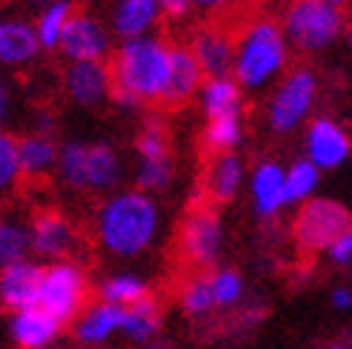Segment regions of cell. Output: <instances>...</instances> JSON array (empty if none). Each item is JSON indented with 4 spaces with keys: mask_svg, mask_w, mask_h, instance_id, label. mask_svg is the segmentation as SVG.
Listing matches in <instances>:
<instances>
[{
    "mask_svg": "<svg viewBox=\"0 0 352 349\" xmlns=\"http://www.w3.org/2000/svg\"><path fill=\"white\" fill-rule=\"evenodd\" d=\"M14 106H17V98H14V86L6 75H0V129L9 126V120L14 117Z\"/></svg>",
    "mask_w": 352,
    "mask_h": 349,
    "instance_id": "38",
    "label": "cell"
},
{
    "mask_svg": "<svg viewBox=\"0 0 352 349\" xmlns=\"http://www.w3.org/2000/svg\"><path fill=\"white\" fill-rule=\"evenodd\" d=\"M209 278V289H212V301L215 309H238L246 298V278L235 269V267H215Z\"/></svg>",
    "mask_w": 352,
    "mask_h": 349,
    "instance_id": "31",
    "label": "cell"
},
{
    "mask_svg": "<svg viewBox=\"0 0 352 349\" xmlns=\"http://www.w3.org/2000/svg\"><path fill=\"white\" fill-rule=\"evenodd\" d=\"M41 58L34 26L23 14H0V66L9 72L29 69Z\"/></svg>",
    "mask_w": 352,
    "mask_h": 349,
    "instance_id": "18",
    "label": "cell"
},
{
    "mask_svg": "<svg viewBox=\"0 0 352 349\" xmlns=\"http://www.w3.org/2000/svg\"><path fill=\"white\" fill-rule=\"evenodd\" d=\"M38 286H41V267L32 260H17L12 267L0 269V306L6 312H21L38 306Z\"/></svg>",
    "mask_w": 352,
    "mask_h": 349,
    "instance_id": "22",
    "label": "cell"
},
{
    "mask_svg": "<svg viewBox=\"0 0 352 349\" xmlns=\"http://www.w3.org/2000/svg\"><path fill=\"white\" fill-rule=\"evenodd\" d=\"M175 174H178V166H175V158L166 161H135L132 169V181L138 189L149 192V195H157L175 183Z\"/></svg>",
    "mask_w": 352,
    "mask_h": 349,
    "instance_id": "34",
    "label": "cell"
},
{
    "mask_svg": "<svg viewBox=\"0 0 352 349\" xmlns=\"http://www.w3.org/2000/svg\"><path fill=\"white\" fill-rule=\"evenodd\" d=\"M60 335H63V324L58 318H52L41 306L9 312L6 338L14 349H46V346H55Z\"/></svg>",
    "mask_w": 352,
    "mask_h": 349,
    "instance_id": "19",
    "label": "cell"
},
{
    "mask_svg": "<svg viewBox=\"0 0 352 349\" xmlns=\"http://www.w3.org/2000/svg\"><path fill=\"white\" fill-rule=\"evenodd\" d=\"M164 17L166 14L161 0H109L103 21H107L115 41H132L155 34Z\"/></svg>",
    "mask_w": 352,
    "mask_h": 349,
    "instance_id": "16",
    "label": "cell"
},
{
    "mask_svg": "<svg viewBox=\"0 0 352 349\" xmlns=\"http://www.w3.org/2000/svg\"><path fill=\"white\" fill-rule=\"evenodd\" d=\"M329 306L336 312H352V289L349 286H332L329 289Z\"/></svg>",
    "mask_w": 352,
    "mask_h": 349,
    "instance_id": "40",
    "label": "cell"
},
{
    "mask_svg": "<svg viewBox=\"0 0 352 349\" xmlns=\"http://www.w3.org/2000/svg\"><path fill=\"white\" fill-rule=\"evenodd\" d=\"M321 349H349V344H344V341H327Z\"/></svg>",
    "mask_w": 352,
    "mask_h": 349,
    "instance_id": "43",
    "label": "cell"
},
{
    "mask_svg": "<svg viewBox=\"0 0 352 349\" xmlns=\"http://www.w3.org/2000/svg\"><path fill=\"white\" fill-rule=\"evenodd\" d=\"M301 155L321 172H336L352 158V135L332 115H312L301 129Z\"/></svg>",
    "mask_w": 352,
    "mask_h": 349,
    "instance_id": "10",
    "label": "cell"
},
{
    "mask_svg": "<svg viewBox=\"0 0 352 349\" xmlns=\"http://www.w3.org/2000/svg\"><path fill=\"white\" fill-rule=\"evenodd\" d=\"M195 103H198L204 120L243 115V112H246V92L235 83L232 75L204 78L201 89H198V95H195Z\"/></svg>",
    "mask_w": 352,
    "mask_h": 349,
    "instance_id": "23",
    "label": "cell"
},
{
    "mask_svg": "<svg viewBox=\"0 0 352 349\" xmlns=\"http://www.w3.org/2000/svg\"><path fill=\"white\" fill-rule=\"evenodd\" d=\"M246 172H250V166L241 158V152L209 155V161L204 166L201 192L209 203H232L246 189Z\"/></svg>",
    "mask_w": 352,
    "mask_h": 349,
    "instance_id": "17",
    "label": "cell"
},
{
    "mask_svg": "<svg viewBox=\"0 0 352 349\" xmlns=\"http://www.w3.org/2000/svg\"><path fill=\"white\" fill-rule=\"evenodd\" d=\"M189 52L195 55L204 78H223L232 75V58H235V34L221 23H204L192 32Z\"/></svg>",
    "mask_w": 352,
    "mask_h": 349,
    "instance_id": "15",
    "label": "cell"
},
{
    "mask_svg": "<svg viewBox=\"0 0 352 349\" xmlns=\"http://www.w3.org/2000/svg\"><path fill=\"white\" fill-rule=\"evenodd\" d=\"M23 169H21V152H17V135L9 129H0V198H9L21 186Z\"/></svg>",
    "mask_w": 352,
    "mask_h": 349,
    "instance_id": "35",
    "label": "cell"
},
{
    "mask_svg": "<svg viewBox=\"0 0 352 349\" xmlns=\"http://www.w3.org/2000/svg\"><path fill=\"white\" fill-rule=\"evenodd\" d=\"M178 309L189 321H206L215 312L212 289H209V278L204 272L189 275L178 289Z\"/></svg>",
    "mask_w": 352,
    "mask_h": 349,
    "instance_id": "30",
    "label": "cell"
},
{
    "mask_svg": "<svg viewBox=\"0 0 352 349\" xmlns=\"http://www.w3.org/2000/svg\"><path fill=\"white\" fill-rule=\"evenodd\" d=\"M349 349H352V341H349Z\"/></svg>",
    "mask_w": 352,
    "mask_h": 349,
    "instance_id": "48",
    "label": "cell"
},
{
    "mask_svg": "<svg viewBox=\"0 0 352 349\" xmlns=\"http://www.w3.org/2000/svg\"><path fill=\"white\" fill-rule=\"evenodd\" d=\"M17 152H21L23 178H46V174H52L58 166L60 144L55 135L29 129L23 137H17Z\"/></svg>",
    "mask_w": 352,
    "mask_h": 349,
    "instance_id": "24",
    "label": "cell"
},
{
    "mask_svg": "<svg viewBox=\"0 0 352 349\" xmlns=\"http://www.w3.org/2000/svg\"><path fill=\"white\" fill-rule=\"evenodd\" d=\"M120 324H123V306L92 301L72 321V338L83 349H100L120 335Z\"/></svg>",
    "mask_w": 352,
    "mask_h": 349,
    "instance_id": "20",
    "label": "cell"
},
{
    "mask_svg": "<svg viewBox=\"0 0 352 349\" xmlns=\"http://www.w3.org/2000/svg\"><path fill=\"white\" fill-rule=\"evenodd\" d=\"M201 83H204V72H201L195 55L189 52V46L186 43H172L164 106H186L189 100H195Z\"/></svg>",
    "mask_w": 352,
    "mask_h": 349,
    "instance_id": "21",
    "label": "cell"
},
{
    "mask_svg": "<svg viewBox=\"0 0 352 349\" xmlns=\"http://www.w3.org/2000/svg\"><path fill=\"white\" fill-rule=\"evenodd\" d=\"M327 258H329L336 267H352V226H349L344 235H338L336 240L329 243Z\"/></svg>",
    "mask_w": 352,
    "mask_h": 349,
    "instance_id": "37",
    "label": "cell"
},
{
    "mask_svg": "<svg viewBox=\"0 0 352 349\" xmlns=\"http://www.w3.org/2000/svg\"><path fill=\"white\" fill-rule=\"evenodd\" d=\"M161 306H157L152 298L132 304L123 309V324H120V338H126L135 346H146L152 344L157 335H161Z\"/></svg>",
    "mask_w": 352,
    "mask_h": 349,
    "instance_id": "26",
    "label": "cell"
},
{
    "mask_svg": "<svg viewBox=\"0 0 352 349\" xmlns=\"http://www.w3.org/2000/svg\"><path fill=\"white\" fill-rule=\"evenodd\" d=\"M324 3H329V6H338V9H344L346 3H352V0H324Z\"/></svg>",
    "mask_w": 352,
    "mask_h": 349,
    "instance_id": "44",
    "label": "cell"
},
{
    "mask_svg": "<svg viewBox=\"0 0 352 349\" xmlns=\"http://www.w3.org/2000/svg\"><path fill=\"white\" fill-rule=\"evenodd\" d=\"M146 298H152L149 281L140 272H132V269L112 272L98 284V301H107V304H115V306H123V309L146 301Z\"/></svg>",
    "mask_w": 352,
    "mask_h": 349,
    "instance_id": "25",
    "label": "cell"
},
{
    "mask_svg": "<svg viewBox=\"0 0 352 349\" xmlns=\"http://www.w3.org/2000/svg\"><path fill=\"white\" fill-rule=\"evenodd\" d=\"M235 34V58L232 78L243 92H270L292 66V49L284 38L278 17L250 14L232 32Z\"/></svg>",
    "mask_w": 352,
    "mask_h": 349,
    "instance_id": "3",
    "label": "cell"
},
{
    "mask_svg": "<svg viewBox=\"0 0 352 349\" xmlns=\"http://www.w3.org/2000/svg\"><path fill=\"white\" fill-rule=\"evenodd\" d=\"M164 229V209L155 195L138 186H120L103 195L92 215V235L103 255L135 260L155 249Z\"/></svg>",
    "mask_w": 352,
    "mask_h": 349,
    "instance_id": "1",
    "label": "cell"
},
{
    "mask_svg": "<svg viewBox=\"0 0 352 349\" xmlns=\"http://www.w3.org/2000/svg\"><path fill=\"white\" fill-rule=\"evenodd\" d=\"M292 55H321L332 49L346 32V14L324 0H287L278 17Z\"/></svg>",
    "mask_w": 352,
    "mask_h": 349,
    "instance_id": "6",
    "label": "cell"
},
{
    "mask_svg": "<svg viewBox=\"0 0 352 349\" xmlns=\"http://www.w3.org/2000/svg\"><path fill=\"white\" fill-rule=\"evenodd\" d=\"M261 318H263V309L258 304H252V306H243L241 304L235 309V329H255Z\"/></svg>",
    "mask_w": 352,
    "mask_h": 349,
    "instance_id": "39",
    "label": "cell"
},
{
    "mask_svg": "<svg viewBox=\"0 0 352 349\" xmlns=\"http://www.w3.org/2000/svg\"><path fill=\"white\" fill-rule=\"evenodd\" d=\"M75 14V0H46L34 14V34H38L41 52H58V43L66 32V23Z\"/></svg>",
    "mask_w": 352,
    "mask_h": 349,
    "instance_id": "27",
    "label": "cell"
},
{
    "mask_svg": "<svg viewBox=\"0 0 352 349\" xmlns=\"http://www.w3.org/2000/svg\"><path fill=\"white\" fill-rule=\"evenodd\" d=\"M321 169L309 164L304 155H298L295 161L284 166V189H287V206H301L315 198V192L321 186Z\"/></svg>",
    "mask_w": 352,
    "mask_h": 349,
    "instance_id": "29",
    "label": "cell"
},
{
    "mask_svg": "<svg viewBox=\"0 0 352 349\" xmlns=\"http://www.w3.org/2000/svg\"><path fill=\"white\" fill-rule=\"evenodd\" d=\"M89 304V278L75 260H49L41 267V286H38V306L46 309L60 324H72L78 312Z\"/></svg>",
    "mask_w": 352,
    "mask_h": 349,
    "instance_id": "7",
    "label": "cell"
},
{
    "mask_svg": "<svg viewBox=\"0 0 352 349\" xmlns=\"http://www.w3.org/2000/svg\"><path fill=\"white\" fill-rule=\"evenodd\" d=\"M55 174L60 186L78 195H109L126 178V164L109 141L75 137L60 144Z\"/></svg>",
    "mask_w": 352,
    "mask_h": 349,
    "instance_id": "4",
    "label": "cell"
},
{
    "mask_svg": "<svg viewBox=\"0 0 352 349\" xmlns=\"http://www.w3.org/2000/svg\"><path fill=\"white\" fill-rule=\"evenodd\" d=\"M60 86L69 103L78 109H98L112 100V72L107 60H78L66 63Z\"/></svg>",
    "mask_w": 352,
    "mask_h": 349,
    "instance_id": "12",
    "label": "cell"
},
{
    "mask_svg": "<svg viewBox=\"0 0 352 349\" xmlns=\"http://www.w3.org/2000/svg\"><path fill=\"white\" fill-rule=\"evenodd\" d=\"M32 132H49L55 135V115L49 109H38L32 115Z\"/></svg>",
    "mask_w": 352,
    "mask_h": 349,
    "instance_id": "41",
    "label": "cell"
},
{
    "mask_svg": "<svg viewBox=\"0 0 352 349\" xmlns=\"http://www.w3.org/2000/svg\"><path fill=\"white\" fill-rule=\"evenodd\" d=\"M243 141H246V117L243 115L206 120L204 129H201V146L209 155L238 152V146H243Z\"/></svg>",
    "mask_w": 352,
    "mask_h": 349,
    "instance_id": "28",
    "label": "cell"
},
{
    "mask_svg": "<svg viewBox=\"0 0 352 349\" xmlns=\"http://www.w3.org/2000/svg\"><path fill=\"white\" fill-rule=\"evenodd\" d=\"M284 166L278 158H261L246 172V195L258 221H275L287 209Z\"/></svg>",
    "mask_w": 352,
    "mask_h": 349,
    "instance_id": "13",
    "label": "cell"
},
{
    "mask_svg": "<svg viewBox=\"0 0 352 349\" xmlns=\"http://www.w3.org/2000/svg\"><path fill=\"white\" fill-rule=\"evenodd\" d=\"M21 3H23V6H38V9H41L46 0H21Z\"/></svg>",
    "mask_w": 352,
    "mask_h": 349,
    "instance_id": "45",
    "label": "cell"
},
{
    "mask_svg": "<svg viewBox=\"0 0 352 349\" xmlns=\"http://www.w3.org/2000/svg\"><path fill=\"white\" fill-rule=\"evenodd\" d=\"M172 155V137L164 120L149 117L135 135V161H166Z\"/></svg>",
    "mask_w": 352,
    "mask_h": 349,
    "instance_id": "32",
    "label": "cell"
},
{
    "mask_svg": "<svg viewBox=\"0 0 352 349\" xmlns=\"http://www.w3.org/2000/svg\"><path fill=\"white\" fill-rule=\"evenodd\" d=\"M321 100V78L312 66H289L263 103V126L275 137L298 135Z\"/></svg>",
    "mask_w": 352,
    "mask_h": 349,
    "instance_id": "5",
    "label": "cell"
},
{
    "mask_svg": "<svg viewBox=\"0 0 352 349\" xmlns=\"http://www.w3.org/2000/svg\"><path fill=\"white\" fill-rule=\"evenodd\" d=\"M172 43L164 34H144V38L118 41L109 55L112 72V100L123 115H135L146 106L164 103L169 80Z\"/></svg>",
    "mask_w": 352,
    "mask_h": 349,
    "instance_id": "2",
    "label": "cell"
},
{
    "mask_svg": "<svg viewBox=\"0 0 352 349\" xmlns=\"http://www.w3.org/2000/svg\"><path fill=\"white\" fill-rule=\"evenodd\" d=\"M78 247L75 223L58 209H43L29 221V249L43 260H63Z\"/></svg>",
    "mask_w": 352,
    "mask_h": 349,
    "instance_id": "14",
    "label": "cell"
},
{
    "mask_svg": "<svg viewBox=\"0 0 352 349\" xmlns=\"http://www.w3.org/2000/svg\"><path fill=\"white\" fill-rule=\"evenodd\" d=\"M46 349H63V346H58V344H55V346H46Z\"/></svg>",
    "mask_w": 352,
    "mask_h": 349,
    "instance_id": "47",
    "label": "cell"
},
{
    "mask_svg": "<svg viewBox=\"0 0 352 349\" xmlns=\"http://www.w3.org/2000/svg\"><path fill=\"white\" fill-rule=\"evenodd\" d=\"M352 226L349 209L336 198H318L298 206V215L292 221V240L295 247L307 255L327 252L329 243L344 235Z\"/></svg>",
    "mask_w": 352,
    "mask_h": 349,
    "instance_id": "9",
    "label": "cell"
},
{
    "mask_svg": "<svg viewBox=\"0 0 352 349\" xmlns=\"http://www.w3.org/2000/svg\"><path fill=\"white\" fill-rule=\"evenodd\" d=\"M252 0H189L192 12L201 14H212V17H223V14H238L241 9H246Z\"/></svg>",
    "mask_w": 352,
    "mask_h": 349,
    "instance_id": "36",
    "label": "cell"
},
{
    "mask_svg": "<svg viewBox=\"0 0 352 349\" xmlns=\"http://www.w3.org/2000/svg\"><path fill=\"white\" fill-rule=\"evenodd\" d=\"M115 49V38L100 14L75 9L72 21L66 23V32L58 43V55L66 63L78 60H109Z\"/></svg>",
    "mask_w": 352,
    "mask_h": 349,
    "instance_id": "11",
    "label": "cell"
},
{
    "mask_svg": "<svg viewBox=\"0 0 352 349\" xmlns=\"http://www.w3.org/2000/svg\"><path fill=\"white\" fill-rule=\"evenodd\" d=\"M226 247V223L212 203H195L178 229V255L195 269H215Z\"/></svg>",
    "mask_w": 352,
    "mask_h": 349,
    "instance_id": "8",
    "label": "cell"
},
{
    "mask_svg": "<svg viewBox=\"0 0 352 349\" xmlns=\"http://www.w3.org/2000/svg\"><path fill=\"white\" fill-rule=\"evenodd\" d=\"M29 255V223L14 215H0V269L26 260Z\"/></svg>",
    "mask_w": 352,
    "mask_h": 349,
    "instance_id": "33",
    "label": "cell"
},
{
    "mask_svg": "<svg viewBox=\"0 0 352 349\" xmlns=\"http://www.w3.org/2000/svg\"><path fill=\"white\" fill-rule=\"evenodd\" d=\"M161 6H164V14L172 17V21H184V17L192 12L189 0H161Z\"/></svg>",
    "mask_w": 352,
    "mask_h": 349,
    "instance_id": "42",
    "label": "cell"
},
{
    "mask_svg": "<svg viewBox=\"0 0 352 349\" xmlns=\"http://www.w3.org/2000/svg\"><path fill=\"white\" fill-rule=\"evenodd\" d=\"M344 38H346V43H349V49H352V23H346V32H344Z\"/></svg>",
    "mask_w": 352,
    "mask_h": 349,
    "instance_id": "46",
    "label": "cell"
}]
</instances>
